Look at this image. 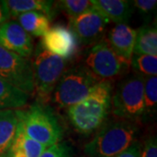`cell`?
<instances>
[{"instance_id":"obj_19","label":"cell","mask_w":157,"mask_h":157,"mask_svg":"<svg viewBox=\"0 0 157 157\" xmlns=\"http://www.w3.org/2000/svg\"><path fill=\"white\" fill-rule=\"evenodd\" d=\"M29 95L0 78V111L17 110L27 104Z\"/></svg>"},{"instance_id":"obj_15","label":"cell","mask_w":157,"mask_h":157,"mask_svg":"<svg viewBox=\"0 0 157 157\" xmlns=\"http://www.w3.org/2000/svg\"><path fill=\"white\" fill-rule=\"evenodd\" d=\"M3 6L10 18H17L19 15L29 11H39L52 17L54 11V2L48 0H2Z\"/></svg>"},{"instance_id":"obj_26","label":"cell","mask_w":157,"mask_h":157,"mask_svg":"<svg viewBox=\"0 0 157 157\" xmlns=\"http://www.w3.org/2000/svg\"><path fill=\"white\" fill-rule=\"evenodd\" d=\"M141 147H142V143L139 140H136L128 149H126L125 151L114 157H140Z\"/></svg>"},{"instance_id":"obj_9","label":"cell","mask_w":157,"mask_h":157,"mask_svg":"<svg viewBox=\"0 0 157 157\" xmlns=\"http://www.w3.org/2000/svg\"><path fill=\"white\" fill-rule=\"evenodd\" d=\"M108 23L107 19L93 8L71 19L68 28L73 32L78 44L94 45L102 39Z\"/></svg>"},{"instance_id":"obj_10","label":"cell","mask_w":157,"mask_h":157,"mask_svg":"<svg viewBox=\"0 0 157 157\" xmlns=\"http://www.w3.org/2000/svg\"><path fill=\"white\" fill-rule=\"evenodd\" d=\"M39 45L46 52L67 61L76 55L79 44L68 27L56 25L43 36Z\"/></svg>"},{"instance_id":"obj_16","label":"cell","mask_w":157,"mask_h":157,"mask_svg":"<svg viewBox=\"0 0 157 157\" xmlns=\"http://www.w3.org/2000/svg\"><path fill=\"white\" fill-rule=\"evenodd\" d=\"M18 123L17 110L0 111V157H4L16 136Z\"/></svg>"},{"instance_id":"obj_23","label":"cell","mask_w":157,"mask_h":157,"mask_svg":"<svg viewBox=\"0 0 157 157\" xmlns=\"http://www.w3.org/2000/svg\"><path fill=\"white\" fill-rule=\"evenodd\" d=\"M39 157H74V151L67 142L60 141L46 147Z\"/></svg>"},{"instance_id":"obj_17","label":"cell","mask_w":157,"mask_h":157,"mask_svg":"<svg viewBox=\"0 0 157 157\" xmlns=\"http://www.w3.org/2000/svg\"><path fill=\"white\" fill-rule=\"evenodd\" d=\"M134 54L157 56L156 25H144L136 31Z\"/></svg>"},{"instance_id":"obj_3","label":"cell","mask_w":157,"mask_h":157,"mask_svg":"<svg viewBox=\"0 0 157 157\" xmlns=\"http://www.w3.org/2000/svg\"><path fill=\"white\" fill-rule=\"evenodd\" d=\"M19 121L25 134L46 147L62 141L63 128L50 107L35 102L27 110L17 109Z\"/></svg>"},{"instance_id":"obj_18","label":"cell","mask_w":157,"mask_h":157,"mask_svg":"<svg viewBox=\"0 0 157 157\" xmlns=\"http://www.w3.org/2000/svg\"><path fill=\"white\" fill-rule=\"evenodd\" d=\"M17 23L29 35L43 37L50 29V17L39 11H29L17 17Z\"/></svg>"},{"instance_id":"obj_20","label":"cell","mask_w":157,"mask_h":157,"mask_svg":"<svg viewBox=\"0 0 157 157\" xmlns=\"http://www.w3.org/2000/svg\"><path fill=\"white\" fill-rule=\"evenodd\" d=\"M157 114V77H144V112L142 121H154Z\"/></svg>"},{"instance_id":"obj_14","label":"cell","mask_w":157,"mask_h":157,"mask_svg":"<svg viewBox=\"0 0 157 157\" xmlns=\"http://www.w3.org/2000/svg\"><path fill=\"white\" fill-rule=\"evenodd\" d=\"M45 148L46 147L32 140L25 134L18 119L16 136L4 157H39Z\"/></svg>"},{"instance_id":"obj_2","label":"cell","mask_w":157,"mask_h":157,"mask_svg":"<svg viewBox=\"0 0 157 157\" xmlns=\"http://www.w3.org/2000/svg\"><path fill=\"white\" fill-rule=\"evenodd\" d=\"M140 132L138 124L122 119L107 121L86 144L87 157H114L128 149L137 140Z\"/></svg>"},{"instance_id":"obj_12","label":"cell","mask_w":157,"mask_h":157,"mask_svg":"<svg viewBox=\"0 0 157 157\" xmlns=\"http://www.w3.org/2000/svg\"><path fill=\"white\" fill-rule=\"evenodd\" d=\"M105 39L118 55L130 61L134 54L136 30L128 24H119L109 31Z\"/></svg>"},{"instance_id":"obj_4","label":"cell","mask_w":157,"mask_h":157,"mask_svg":"<svg viewBox=\"0 0 157 157\" xmlns=\"http://www.w3.org/2000/svg\"><path fill=\"white\" fill-rule=\"evenodd\" d=\"M101 79L84 64L66 69L53 90L51 100L59 107H69L84 100Z\"/></svg>"},{"instance_id":"obj_27","label":"cell","mask_w":157,"mask_h":157,"mask_svg":"<svg viewBox=\"0 0 157 157\" xmlns=\"http://www.w3.org/2000/svg\"><path fill=\"white\" fill-rule=\"evenodd\" d=\"M8 20H10V16L6 10L5 6H3L2 2L0 1V25Z\"/></svg>"},{"instance_id":"obj_6","label":"cell","mask_w":157,"mask_h":157,"mask_svg":"<svg viewBox=\"0 0 157 157\" xmlns=\"http://www.w3.org/2000/svg\"><path fill=\"white\" fill-rule=\"evenodd\" d=\"M111 111L118 119L130 121L142 120L144 112V77L133 74L123 78L112 95Z\"/></svg>"},{"instance_id":"obj_22","label":"cell","mask_w":157,"mask_h":157,"mask_svg":"<svg viewBox=\"0 0 157 157\" xmlns=\"http://www.w3.org/2000/svg\"><path fill=\"white\" fill-rule=\"evenodd\" d=\"M57 6L67 15L70 20L94 8L92 0H61L57 2Z\"/></svg>"},{"instance_id":"obj_24","label":"cell","mask_w":157,"mask_h":157,"mask_svg":"<svg viewBox=\"0 0 157 157\" xmlns=\"http://www.w3.org/2000/svg\"><path fill=\"white\" fill-rule=\"evenodd\" d=\"M133 9L139 12L141 17L148 21L156 11L157 1L155 0H133L130 1Z\"/></svg>"},{"instance_id":"obj_21","label":"cell","mask_w":157,"mask_h":157,"mask_svg":"<svg viewBox=\"0 0 157 157\" xmlns=\"http://www.w3.org/2000/svg\"><path fill=\"white\" fill-rule=\"evenodd\" d=\"M130 67L134 69L136 74L143 77L157 75V56L133 54L130 59Z\"/></svg>"},{"instance_id":"obj_5","label":"cell","mask_w":157,"mask_h":157,"mask_svg":"<svg viewBox=\"0 0 157 157\" xmlns=\"http://www.w3.org/2000/svg\"><path fill=\"white\" fill-rule=\"evenodd\" d=\"M31 61L34 92L38 102L45 104L49 101L62 74L66 71L67 60L52 54L38 45Z\"/></svg>"},{"instance_id":"obj_7","label":"cell","mask_w":157,"mask_h":157,"mask_svg":"<svg viewBox=\"0 0 157 157\" xmlns=\"http://www.w3.org/2000/svg\"><path fill=\"white\" fill-rule=\"evenodd\" d=\"M84 65L100 79L108 81L126 75L130 68V61L118 55L106 39H101L90 48Z\"/></svg>"},{"instance_id":"obj_13","label":"cell","mask_w":157,"mask_h":157,"mask_svg":"<svg viewBox=\"0 0 157 157\" xmlns=\"http://www.w3.org/2000/svg\"><path fill=\"white\" fill-rule=\"evenodd\" d=\"M94 9L99 11L108 22L116 25L128 24L131 18L133 7L126 0H92Z\"/></svg>"},{"instance_id":"obj_25","label":"cell","mask_w":157,"mask_h":157,"mask_svg":"<svg viewBox=\"0 0 157 157\" xmlns=\"http://www.w3.org/2000/svg\"><path fill=\"white\" fill-rule=\"evenodd\" d=\"M140 157H157V139L155 135H151L142 143Z\"/></svg>"},{"instance_id":"obj_1","label":"cell","mask_w":157,"mask_h":157,"mask_svg":"<svg viewBox=\"0 0 157 157\" xmlns=\"http://www.w3.org/2000/svg\"><path fill=\"white\" fill-rule=\"evenodd\" d=\"M112 83L101 80L84 100L67 108V117L81 135L95 133L107 121L112 107Z\"/></svg>"},{"instance_id":"obj_28","label":"cell","mask_w":157,"mask_h":157,"mask_svg":"<svg viewBox=\"0 0 157 157\" xmlns=\"http://www.w3.org/2000/svg\"><path fill=\"white\" fill-rule=\"evenodd\" d=\"M80 157H83V156H80Z\"/></svg>"},{"instance_id":"obj_11","label":"cell","mask_w":157,"mask_h":157,"mask_svg":"<svg viewBox=\"0 0 157 157\" xmlns=\"http://www.w3.org/2000/svg\"><path fill=\"white\" fill-rule=\"evenodd\" d=\"M0 46L26 59L33 56L34 52L32 36L13 20L0 25Z\"/></svg>"},{"instance_id":"obj_8","label":"cell","mask_w":157,"mask_h":157,"mask_svg":"<svg viewBox=\"0 0 157 157\" xmlns=\"http://www.w3.org/2000/svg\"><path fill=\"white\" fill-rule=\"evenodd\" d=\"M0 78L28 95L34 93L31 60L1 46Z\"/></svg>"}]
</instances>
